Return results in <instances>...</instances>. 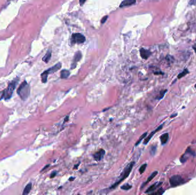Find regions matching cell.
<instances>
[{
  "label": "cell",
  "instance_id": "19",
  "mask_svg": "<svg viewBox=\"0 0 196 195\" xmlns=\"http://www.w3.org/2000/svg\"><path fill=\"white\" fill-rule=\"evenodd\" d=\"M48 73L45 71H44L43 73L41 75V81L43 83H46V81H47V78H48Z\"/></svg>",
  "mask_w": 196,
  "mask_h": 195
},
{
  "label": "cell",
  "instance_id": "18",
  "mask_svg": "<svg viewBox=\"0 0 196 195\" xmlns=\"http://www.w3.org/2000/svg\"><path fill=\"white\" fill-rule=\"evenodd\" d=\"M31 188H32V183L30 182L28 184L26 185V186L25 187V188H24V192H23V195H28V193L30 192Z\"/></svg>",
  "mask_w": 196,
  "mask_h": 195
},
{
  "label": "cell",
  "instance_id": "11",
  "mask_svg": "<svg viewBox=\"0 0 196 195\" xmlns=\"http://www.w3.org/2000/svg\"><path fill=\"white\" fill-rule=\"evenodd\" d=\"M140 55L142 58L143 59H147L151 55V52L148 50H146L145 49L142 48L140 50Z\"/></svg>",
  "mask_w": 196,
  "mask_h": 195
},
{
  "label": "cell",
  "instance_id": "12",
  "mask_svg": "<svg viewBox=\"0 0 196 195\" xmlns=\"http://www.w3.org/2000/svg\"><path fill=\"white\" fill-rule=\"evenodd\" d=\"M162 184V182H155V183L151 185V186L146 190L145 191V193H150L151 192H154L157 188H158V187H159Z\"/></svg>",
  "mask_w": 196,
  "mask_h": 195
},
{
  "label": "cell",
  "instance_id": "34",
  "mask_svg": "<svg viewBox=\"0 0 196 195\" xmlns=\"http://www.w3.org/2000/svg\"><path fill=\"white\" fill-rule=\"evenodd\" d=\"M193 48L194 51H195V52L196 53V44L193 46Z\"/></svg>",
  "mask_w": 196,
  "mask_h": 195
},
{
  "label": "cell",
  "instance_id": "14",
  "mask_svg": "<svg viewBox=\"0 0 196 195\" xmlns=\"http://www.w3.org/2000/svg\"><path fill=\"white\" fill-rule=\"evenodd\" d=\"M158 171H154V172H152L151 173V175L148 177V179H147V180H146V181L142 184V185L141 188H143L144 187H145V185H146V184H147L149 182L151 181L152 179H153L154 178L155 176L157 175V174H158Z\"/></svg>",
  "mask_w": 196,
  "mask_h": 195
},
{
  "label": "cell",
  "instance_id": "25",
  "mask_svg": "<svg viewBox=\"0 0 196 195\" xmlns=\"http://www.w3.org/2000/svg\"><path fill=\"white\" fill-rule=\"evenodd\" d=\"M163 192H164V191H163V189L162 188H160L156 192H154V193H151V195H162Z\"/></svg>",
  "mask_w": 196,
  "mask_h": 195
},
{
  "label": "cell",
  "instance_id": "13",
  "mask_svg": "<svg viewBox=\"0 0 196 195\" xmlns=\"http://www.w3.org/2000/svg\"><path fill=\"white\" fill-rule=\"evenodd\" d=\"M136 0H124L120 4V7H128L132 5L135 4Z\"/></svg>",
  "mask_w": 196,
  "mask_h": 195
},
{
  "label": "cell",
  "instance_id": "37",
  "mask_svg": "<svg viewBox=\"0 0 196 195\" xmlns=\"http://www.w3.org/2000/svg\"><path fill=\"white\" fill-rule=\"evenodd\" d=\"M195 88H196V84H195Z\"/></svg>",
  "mask_w": 196,
  "mask_h": 195
},
{
  "label": "cell",
  "instance_id": "31",
  "mask_svg": "<svg viewBox=\"0 0 196 195\" xmlns=\"http://www.w3.org/2000/svg\"><path fill=\"white\" fill-rule=\"evenodd\" d=\"M68 119H69V116H67L65 117V118L64 119V123H65V121H68Z\"/></svg>",
  "mask_w": 196,
  "mask_h": 195
},
{
  "label": "cell",
  "instance_id": "5",
  "mask_svg": "<svg viewBox=\"0 0 196 195\" xmlns=\"http://www.w3.org/2000/svg\"><path fill=\"white\" fill-rule=\"evenodd\" d=\"M85 41V37L80 33L73 34L71 38V42L75 44H82Z\"/></svg>",
  "mask_w": 196,
  "mask_h": 195
},
{
  "label": "cell",
  "instance_id": "21",
  "mask_svg": "<svg viewBox=\"0 0 196 195\" xmlns=\"http://www.w3.org/2000/svg\"><path fill=\"white\" fill-rule=\"evenodd\" d=\"M166 92H167V89H163V90H162L159 93V96L157 97V98L158 99V100H161V99H162L163 97H164L165 94Z\"/></svg>",
  "mask_w": 196,
  "mask_h": 195
},
{
  "label": "cell",
  "instance_id": "26",
  "mask_svg": "<svg viewBox=\"0 0 196 195\" xmlns=\"http://www.w3.org/2000/svg\"><path fill=\"white\" fill-rule=\"evenodd\" d=\"M156 149H157L156 146H152L151 148L150 153L152 155H154V154H155V152H156Z\"/></svg>",
  "mask_w": 196,
  "mask_h": 195
},
{
  "label": "cell",
  "instance_id": "24",
  "mask_svg": "<svg viewBox=\"0 0 196 195\" xmlns=\"http://www.w3.org/2000/svg\"><path fill=\"white\" fill-rule=\"evenodd\" d=\"M147 164H144L141 165V167H140L139 170V172L141 174H142V173H143L144 171H145L146 167H147Z\"/></svg>",
  "mask_w": 196,
  "mask_h": 195
},
{
  "label": "cell",
  "instance_id": "29",
  "mask_svg": "<svg viewBox=\"0 0 196 195\" xmlns=\"http://www.w3.org/2000/svg\"><path fill=\"white\" fill-rule=\"evenodd\" d=\"M189 4L191 5H196V0H190L189 1Z\"/></svg>",
  "mask_w": 196,
  "mask_h": 195
},
{
  "label": "cell",
  "instance_id": "10",
  "mask_svg": "<svg viewBox=\"0 0 196 195\" xmlns=\"http://www.w3.org/2000/svg\"><path fill=\"white\" fill-rule=\"evenodd\" d=\"M61 68V64L60 63H59L56 65H54L53 66H52V67L48 69L47 70H46V72L48 73V75H49V74L53 73L59 70Z\"/></svg>",
  "mask_w": 196,
  "mask_h": 195
},
{
  "label": "cell",
  "instance_id": "35",
  "mask_svg": "<svg viewBox=\"0 0 196 195\" xmlns=\"http://www.w3.org/2000/svg\"><path fill=\"white\" fill-rule=\"evenodd\" d=\"M79 164L76 165V166H75V167H74V169H75V168H76V169H77V167H78V166H79Z\"/></svg>",
  "mask_w": 196,
  "mask_h": 195
},
{
  "label": "cell",
  "instance_id": "15",
  "mask_svg": "<svg viewBox=\"0 0 196 195\" xmlns=\"http://www.w3.org/2000/svg\"><path fill=\"white\" fill-rule=\"evenodd\" d=\"M169 133H165L162 134L160 137V140H161V143L162 145H164L167 143L168 139H169Z\"/></svg>",
  "mask_w": 196,
  "mask_h": 195
},
{
  "label": "cell",
  "instance_id": "7",
  "mask_svg": "<svg viewBox=\"0 0 196 195\" xmlns=\"http://www.w3.org/2000/svg\"><path fill=\"white\" fill-rule=\"evenodd\" d=\"M194 154V153L192 151V149H190V148H188L187 150H186V152L184 154H183L182 156H181V158H180V161H181L182 163H183L185 161H186L188 159V157L190 155H192V154Z\"/></svg>",
  "mask_w": 196,
  "mask_h": 195
},
{
  "label": "cell",
  "instance_id": "17",
  "mask_svg": "<svg viewBox=\"0 0 196 195\" xmlns=\"http://www.w3.org/2000/svg\"><path fill=\"white\" fill-rule=\"evenodd\" d=\"M70 75V72L67 69H63L60 72V77L63 79L67 78Z\"/></svg>",
  "mask_w": 196,
  "mask_h": 195
},
{
  "label": "cell",
  "instance_id": "3",
  "mask_svg": "<svg viewBox=\"0 0 196 195\" xmlns=\"http://www.w3.org/2000/svg\"><path fill=\"white\" fill-rule=\"evenodd\" d=\"M30 87L25 80L21 83L17 89V93L23 100H26L30 94Z\"/></svg>",
  "mask_w": 196,
  "mask_h": 195
},
{
  "label": "cell",
  "instance_id": "36",
  "mask_svg": "<svg viewBox=\"0 0 196 195\" xmlns=\"http://www.w3.org/2000/svg\"><path fill=\"white\" fill-rule=\"evenodd\" d=\"M177 114H175V115H172V116H171V118H173V117H175V116H177Z\"/></svg>",
  "mask_w": 196,
  "mask_h": 195
},
{
  "label": "cell",
  "instance_id": "4",
  "mask_svg": "<svg viewBox=\"0 0 196 195\" xmlns=\"http://www.w3.org/2000/svg\"><path fill=\"white\" fill-rule=\"evenodd\" d=\"M169 181H170L171 186L177 187L180 185H181L182 184H183V180L181 176L174 175L172 177L170 178V180H169Z\"/></svg>",
  "mask_w": 196,
  "mask_h": 195
},
{
  "label": "cell",
  "instance_id": "28",
  "mask_svg": "<svg viewBox=\"0 0 196 195\" xmlns=\"http://www.w3.org/2000/svg\"><path fill=\"white\" fill-rule=\"evenodd\" d=\"M56 174H57V172H56V171L53 172L51 174L50 177H51V178H54V177H55Z\"/></svg>",
  "mask_w": 196,
  "mask_h": 195
},
{
  "label": "cell",
  "instance_id": "30",
  "mask_svg": "<svg viewBox=\"0 0 196 195\" xmlns=\"http://www.w3.org/2000/svg\"><path fill=\"white\" fill-rule=\"evenodd\" d=\"M85 1H86V0H79V3H80V5L81 6L83 5L85 2Z\"/></svg>",
  "mask_w": 196,
  "mask_h": 195
},
{
  "label": "cell",
  "instance_id": "9",
  "mask_svg": "<svg viewBox=\"0 0 196 195\" xmlns=\"http://www.w3.org/2000/svg\"><path fill=\"white\" fill-rule=\"evenodd\" d=\"M163 125V124H162V125H160L159 127H158V128H157L156 129L154 130V131H152V132L151 133H150V134H149V135L148 136H147V137H146V138L145 139H144V142H143V144H144V145L147 144L148 143L149 141H150V140H151V139L152 137V136L154 135V134L156 133L157 132H158V131H159V130H161V129H162V128Z\"/></svg>",
  "mask_w": 196,
  "mask_h": 195
},
{
  "label": "cell",
  "instance_id": "2",
  "mask_svg": "<svg viewBox=\"0 0 196 195\" xmlns=\"http://www.w3.org/2000/svg\"><path fill=\"white\" fill-rule=\"evenodd\" d=\"M135 164V162L134 161H132L130 162L128 165H127L126 167L124 168V171H123V173L121 174V178L118 180L117 181H116L115 182L113 185H112L111 187H110V189H114L116 187H118V185L121 183V182H122L124 180H125L126 179H127L128 177V176H129V174H130L131 172L132 169H133V168L134 167V165Z\"/></svg>",
  "mask_w": 196,
  "mask_h": 195
},
{
  "label": "cell",
  "instance_id": "22",
  "mask_svg": "<svg viewBox=\"0 0 196 195\" xmlns=\"http://www.w3.org/2000/svg\"><path fill=\"white\" fill-rule=\"evenodd\" d=\"M189 73V70H188V69H185L183 71V72H182L181 73H180V74L178 75V78H181L182 77H184L185 76H186L187 74Z\"/></svg>",
  "mask_w": 196,
  "mask_h": 195
},
{
  "label": "cell",
  "instance_id": "33",
  "mask_svg": "<svg viewBox=\"0 0 196 195\" xmlns=\"http://www.w3.org/2000/svg\"><path fill=\"white\" fill-rule=\"evenodd\" d=\"M49 165H49H49H46V166H45V167H44V168H43V169H42V171H44V170H45V169H46V168H47V167H49Z\"/></svg>",
  "mask_w": 196,
  "mask_h": 195
},
{
  "label": "cell",
  "instance_id": "6",
  "mask_svg": "<svg viewBox=\"0 0 196 195\" xmlns=\"http://www.w3.org/2000/svg\"><path fill=\"white\" fill-rule=\"evenodd\" d=\"M82 53L80 51H77L75 55L74 60L71 64V69H74L76 67V64H77V62H79L82 58Z\"/></svg>",
  "mask_w": 196,
  "mask_h": 195
},
{
  "label": "cell",
  "instance_id": "8",
  "mask_svg": "<svg viewBox=\"0 0 196 195\" xmlns=\"http://www.w3.org/2000/svg\"><path fill=\"white\" fill-rule=\"evenodd\" d=\"M106 154V151L104 149H101L94 154V157L96 161H99L103 159Z\"/></svg>",
  "mask_w": 196,
  "mask_h": 195
},
{
  "label": "cell",
  "instance_id": "23",
  "mask_svg": "<svg viewBox=\"0 0 196 195\" xmlns=\"http://www.w3.org/2000/svg\"><path fill=\"white\" fill-rule=\"evenodd\" d=\"M121 188L123 190H124V191H128V190L130 189L131 188H132V185H130L128 184H125L124 185H123L122 187H121Z\"/></svg>",
  "mask_w": 196,
  "mask_h": 195
},
{
  "label": "cell",
  "instance_id": "16",
  "mask_svg": "<svg viewBox=\"0 0 196 195\" xmlns=\"http://www.w3.org/2000/svg\"><path fill=\"white\" fill-rule=\"evenodd\" d=\"M51 55H52V52H51V50H48L45 54V55L43 57V61L45 62V63H48L51 59Z\"/></svg>",
  "mask_w": 196,
  "mask_h": 195
},
{
  "label": "cell",
  "instance_id": "20",
  "mask_svg": "<svg viewBox=\"0 0 196 195\" xmlns=\"http://www.w3.org/2000/svg\"><path fill=\"white\" fill-rule=\"evenodd\" d=\"M147 132H145V133H144L142 135V136H141V137H140V138H139V139H138V140L137 141H136V143H135V146H137L138 145H139V144L141 143L142 141L144 138H145V137H146V136H147Z\"/></svg>",
  "mask_w": 196,
  "mask_h": 195
},
{
  "label": "cell",
  "instance_id": "1",
  "mask_svg": "<svg viewBox=\"0 0 196 195\" xmlns=\"http://www.w3.org/2000/svg\"><path fill=\"white\" fill-rule=\"evenodd\" d=\"M18 82V80L15 79V80H13L11 83H9L8 87L0 93V94H1L0 100H2V99L8 100V99L10 98L12 96L13 91L15 89V87H16Z\"/></svg>",
  "mask_w": 196,
  "mask_h": 195
},
{
  "label": "cell",
  "instance_id": "27",
  "mask_svg": "<svg viewBox=\"0 0 196 195\" xmlns=\"http://www.w3.org/2000/svg\"><path fill=\"white\" fill-rule=\"evenodd\" d=\"M108 15H106V16L104 17H103L102 20H101V24H105L106 21H107V18H108Z\"/></svg>",
  "mask_w": 196,
  "mask_h": 195
},
{
  "label": "cell",
  "instance_id": "32",
  "mask_svg": "<svg viewBox=\"0 0 196 195\" xmlns=\"http://www.w3.org/2000/svg\"><path fill=\"white\" fill-rule=\"evenodd\" d=\"M75 179V177H70L69 179V181H73V180H74Z\"/></svg>",
  "mask_w": 196,
  "mask_h": 195
}]
</instances>
